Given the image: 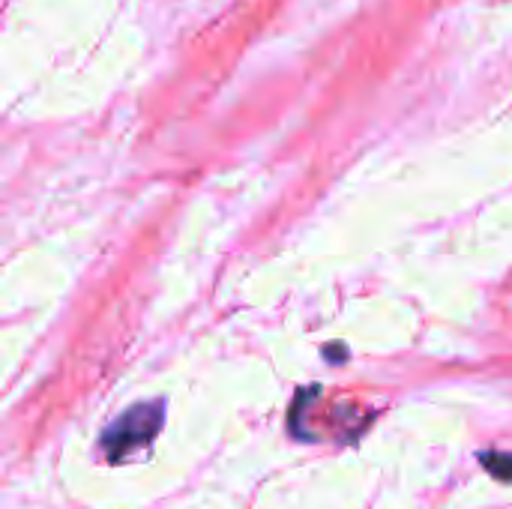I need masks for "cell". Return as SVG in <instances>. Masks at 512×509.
Instances as JSON below:
<instances>
[{"label": "cell", "instance_id": "cell-1", "mask_svg": "<svg viewBox=\"0 0 512 509\" xmlns=\"http://www.w3.org/2000/svg\"><path fill=\"white\" fill-rule=\"evenodd\" d=\"M165 405L162 402H147V405H132L123 417H117L105 432H102V453L111 462H126L132 453L147 447L156 432L162 429L165 420Z\"/></svg>", "mask_w": 512, "mask_h": 509}, {"label": "cell", "instance_id": "cell-2", "mask_svg": "<svg viewBox=\"0 0 512 509\" xmlns=\"http://www.w3.org/2000/svg\"><path fill=\"white\" fill-rule=\"evenodd\" d=\"M480 462H483V468H486L492 477H498V480H504V483H512V456L483 453V456H480Z\"/></svg>", "mask_w": 512, "mask_h": 509}, {"label": "cell", "instance_id": "cell-3", "mask_svg": "<svg viewBox=\"0 0 512 509\" xmlns=\"http://www.w3.org/2000/svg\"><path fill=\"white\" fill-rule=\"evenodd\" d=\"M324 354H327L330 360H333V357H339V360H345V354H348V351H345V348H327Z\"/></svg>", "mask_w": 512, "mask_h": 509}]
</instances>
